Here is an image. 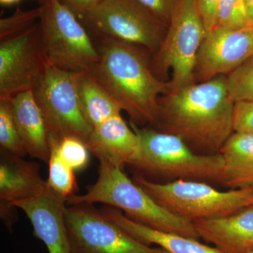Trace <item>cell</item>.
<instances>
[{"label": "cell", "mask_w": 253, "mask_h": 253, "mask_svg": "<svg viewBox=\"0 0 253 253\" xmlns=\"http://www.w3.org/2000/svg\"><path fill=\"white\" fill-rule=\"evenodd\" d=\"M234 104L226 78L218 76L164 94L152 126L180 138L196 154H218L234 133Z\"/></svg>", "instance_id": "cell-1"}, {"label": "cell", "mask_w": 253, "mask_h": 253, "mask_svg": "<svg viewBox=\"0 0 253 253\" xmlns=\"http://www.w3.org/2000/svg\"><path fill=\"white\" fill-rule=\"evenodd\" d=\"M99 59L89 71L137 126L153 125L157 118L160 95L169 91L168 83L153 71L144 47L108 38L96 44Z\"/></svg>", "instance_id": "cell-2"}, {"label": "cell", "mask_w": 253, "mask_h": 253, "mask_svg": "<svg viewBox=\"0 0 253 253\" xmlns=\"http://www.w3.org/2000/svg\"><path fill=\"white\" fill-rule=\"evenodd\" d=\"M130 126L139 138V146L126 166L135 175L161 184L195 181L224 185L220 154H196L178 136L132 123Z\"/></svg>", "instance_id": "cell-3"}, {"label": "cell", "mask_w": 253, "mask_h": 253, "mask_svg": "<svg viewBox=\"0 0 253 253\" xmlns=\"http://www.w3.org/2000/svg\"><path fill=\"white\" fill-rule=\"evenodd\" d=\"M98 172L96 182L88 186L85 194L70 196L68 206L101 203L123 211L129 219L152 229L199 239L192 221L165 209L122 168L99 162Z\"/></svg>", "instance_id": "cell-4"}, {"label": "cell", "mask_w": 253, "mask_h": 253, "mask_svg": "<svg viewBox=\"0 0 253 253\" xmlns=\"http://www.w3.org/2000/svg\"><path fill=\"white\" fill-rule=\"evenodd\" d=\"M132 179L165 209L189 221L225 217L253 206V186L221 191L202 181L161 184L138 175Z\"/></svg>", "instance_id": "cell-5"}, {"label": "cell", "mask_w": 253, "mask_h": 253, "mask_svg": "<svg viewBox=\"0 0 253 253\" xmlns=\"http://www.w3.org/2000/svg\"><path fill=\"white\" fill-rule=\"evenodd\" d=\"M206 36L196 0H179L166 37L151 60L153 71L158 78L169 70L172 72L168 83L169 91L194 84L196 59Z\"/></svg>", "instance_id": "cell-6"}, {"label": "cell", "mask_w": 253, "mask_h": 253, "mask_svg": "<svg viewBox=\"0 0 253 253\" xmlns=\"http://www.w3.org/2000/svg\"><path fill=\"white\" fill-rule=\"evenodd\" d=\"M42 6V41L48 62L68 72H89L99 53L87 29L60 0H44Z\"/></svg>", "instance_id": "cell-7"}, {"label": "cell", "mask_w": 253, "mask_h": 253, "mask_svg": "<svg viewBox=\"0 0 253 253\" xmlns=\"http://www.w3.org/2000/svg\"><path fill=\"white\" fill-rule=\"evenodd\" d=\"M77 77L78 73L49 63L32 90L44 120L49 144L67 136L79 138L85 143L92 131L80 106Z\"/></svg>", "instance_id": "cell-8"}, {"label": "cell", "mask_w": 253, "mask_h": 253, "mask_svg": "<svg viewBox=\"0 0 253 253\" xmlns=\"http://www.w3.org/2000/svg\"><path fill=\"white\" fill-rule=\"evenodd\" d=\"M98 38L144 47L156 54L168 26L136 0H102L83 18Z\"/></svg>", "instance_id": "cell-9"}, {"label": "cell", "mask_w": 253, "mask_h": 253, "mask_svg": "<svg viewBox=\"0 0 253 253\" xmlns=\"http://www.w3.org/2000/svg\"><path fill=\"white\" fill-rule=\"evenodd\" d=\"M64 219L71 253H169L138 241L92 204L68 206Z\"/></svg>", "instance_id": "cell-10"}, {"label": "cell", "mask_w": 253, "mask_h": 253, "mask_svg": "<svg viewBox=\"0 0 253 253\" xmlns=\"http://www.w3.org/2000/svg\"><path fill=\"white\" fill-rule=\"evenodd\" d=\"M49 65L42 41L41 22L0 43V99L32 91Z\"/></svg>", "instance_id": "cell-11"}, {"label": "cell", "mask_w": 253, "mask_h": 253, "mask_svg": "<svg viewBox=\"0 0 253 253\" xmlns=\"http://www.w3.org/2000/svg\"><path fill=\"white\" fill-rule=\"evenodd\" d=\"M253 55V27H216L198 53L194 78L206 82L231 73Z\"/></svg>", "instance_id": "cell-12"}, {"label": "cell", "mask_w": 253, "mask_h": 253, "mask_svg": "<svg viewBox=\"0 0 253 253\" xmlns=\"http://www.w3.org/2000/svg\"><path fill=\"white\" fill-rule=\"evenodd\" d=\"M12 204L27 215L34 235L44 242L49 253H71L64 219L67 199L48 187L37 197Z\"/></svg>", "instance_id": "cell-13"}, {"label": "cell", "mask_w": 253, "mask_h": 253, "mask_svg": "<svg viewBox=\"0 0 253 253\" xmlns=\"http://www.w3.org/2000/svg\"><path fill=\"white\" fill-rule=\"evenodd\" d=\"M199 239L221 253L253 251V206L225 217L191 221Z\"/></svg>", "instance_id": "cell-14"}, {"label": "cell", "mask_w": 253, "mask_h": 253, "mask_svg": "<svg viewBox=\"0 0 253 253\" xmlns=\"http://www.w3.org/2000/svg\"><path fill=\"white\" fill-rule=\"evenodd\" d=\"M85 144L99 162L123 169L135 155L139 138L118 113L93 128Z\"/></svg>", "instance_id": "cell-15"}, {"label": "cell", "mask_w": 253, "mask_h": 253, "mask_svg": "<svg viewBox=\"0 0 253 253\" xmlns=\"http://www.w3.org/2000/svg\"><path fill=\"white\" fill-rule=\"evenodd\" d=\"M48 189L36 163L1 151L0 199L13 203L37 197Z\"/></svg>", "instance_id": "cell-16"}, {"label": "cell", "mask_w": 253, "mask_h": 253, "mask_svg": "<svg viewBox=\"0 0 253 253\" xmlns=\"http://www.w3.org/2000/svg\"><path fill=\"white\" fill-rule=\"evenodd\" d=\"M12 106L16 127L26 154L49 162L47 131L33 91L16 95L12 99Z\"/></svg>", "instance_id": "cell-17"}, {"label": "cell", "mask_w": 253, "mask_h": 253, "mask_svg": "<svg viewBox=\"0 0 253 253\" xmlns=\"http://www.w3.org/2000/svg\"><path fill=\"white\" fill-rule=\"evenodd\" d=\"M101 211L110 220L138 241L146 245H158L169 253H221L215 248L201 244L199 239L157 230L136 222L117 208L108 206Z\"/></svg>", "instance_id": "cell-18"}, {"label": "cell", "mask_w": 253, "mask_h": 253, "mask_svg": "<svg viewBox=\"0 0 253 253\" xmlns=\"http://www.w3.org/2000/svg\"><path fill=\"white\" fill-rule=\"evenodd\" d=\"M219 154L224 161V186L229 189L253 186V134L234 132Z\"/></svg>", "instance_id": "cell-19"}, {"label": "cell", "mask_w": 253, "mask_h": 253, "mask_svg": "<svg viewBox=\"0 0 253 253\" xmlns=\"http://www.w3.org/2000/svg\"><path fill=\"white\" fill-rule=\"evenodd\" d=\"M77 91L82 112L92 128L123 111L89 73H78Z\"/></svg>", "instance_id": "cell-20"}, {"label": "cell", "mask_w": 253, "mask_h": 253, "mask_svg": "<svg viewBox=\"0 0 253 253\" xmlns=\"http://www.w3.org/2000/svg\"><path fill=\"white\" fill-rule=\"evenodd\" d=\"M48 187L56 194L68 199L78 189L74 170L61 159L56 147L50 145Z\"/></svg>", "instance_id": "cell-21"}, {"label": "cell", "mask_w": 253, "mask_h": 253, "mask_svg": "<svg viewBox=\"0 0 253 253\" xmlns=\"http://www.w3.org/2000/svg\"><path fill=\"white\" fill-rule=\"evenodd\" d=\"M0 146L4 152L21 157L27 155L15 122L12 99H0Z\"/></svg>", "instance_id": "cell-22"}, {"label": "cell", "mask_w": 253, "mask_h": 253, "mask_svg": "<svg viewBox=\"0 0 253 253\" xmlns=\"http://www.w3.org/2000/svg\"><path fill=\"white\" fill-rule=\"evenodd\" d=\"M226 86L234 103L253 101V55L226 78Z\"/></svg>", "instance_id": "cell-23"}, {"label": "cell", "mask_w": 253, "mask_h": 253, "mask_svg": "<svg viewBox=\"0 0 253 253\" xmlns=\"http://www.w3.org/2000/svg\"><path fill=\"white\" fill-rule=\"evenodd\" d=\"M42 13V5L36 9L16 12L0 20V41H4L19 36L41 21Z\"/></svg>", "instance_id": "cell-24"}, {"label": "cell", "mask_w": 253, "mask_h": 253, "mask_svg": "<svg viewBox=\"0 0 253 253\" xmlns=\"http://www.w3.org/2000/svg\"><path fill=\"white\" fill-rule=\"evenodd\" d=\"M50 145L56 147L61 159L74 171L84 169L89 163V149L79 138L67 136L59 142L49 143Z\"/></svg>", "instance_id": "cell-25"}, {"label": "cell", "mask_w": 253, "mask_h": 253, "mask_svg": "<svg viewBox=\"0 0 253 253\" xmlns=\"http://www.w3.org/2000/svg\"><path fill=\"white\" fill-rule=\"evenodd\" d=\"M246 26H252L250 23L244 0H220L216 27L243 28Z\"/></svg>", "instance_id": "cell-26"}, {"label": "cell", "mask_w": 253, "mask_h": 253, "mask_svg": "<svg viewBox=\"0 0 253 253\" xmlns=\"http://www.w3.org/2000/svg\"><path fill=\"white\" fill-rule=\"evenodd\" d=\"M233 128L234 132L253 134V101L235 102Z\"/></svg>", "instance_id": "cell-27"}, {"label": "cell", "mask_w": 253, "mask_h": 253, "mask_svg": "<svg viewBox=\"0 0 253 253\" xmlns=\"http://www.w3.org/2000/svg\"><path fill=\"white\" fill-rule=\"evenodd\" d=\"M168 26L179 0H136Z\"/></svg>", "instance_id": "cell-28"}, {"label": "cell", "mask_w": 253, "mask_h": 253, "mask_svg": "<svg viewBox=\"0 0 253 253\" xmlns=\"http://www.w3.org/2000/svg\"><path fill=\"white\" fill-rule=\"evenodd\" d=\"M204 21L206 34L217 26V11L220 0H196Z\"/></svg>", "instance_id": "cell-29"}, {"label": "cell", "mask_w": 253, "mask_h": 253, "mask_svg": "<svg viewBox=\"0 0 253 253\" xmlns=\"http://www.w3.org/2000/svg\"><path fill=\"white\" fill-rule=\"evenodd\" d=\"M81 19L91 9L102 0H60Z\"/></svg>", "instance_id": "cell-30"}, {"label": "cell", "mask_w": 253, "mask_h": 253, "mask_svg": "<svg viewBox=\"0 0 253 253\" xmlns=\"http://www.w3.org/2000/svg\"><path fill=\"white\" fill-rule=\"evenodd\" d=\"M16 208H17L11 204V203L1 201L0 211H1V220L4 221L5 225L9 228V229L17 220L16 213H14Z\"/></svg>", "instance_id": "cell-31"}, {"label": "cell", "mask_w": 253, "mask_h": 253, "mask_svg": "<svg viewBox=\"0 0 253 253\" xmlns=\"http://www.w3.org/2000/svg\"><path fill=\"white\" fill-rule=\"evenodd\" d=\"M250 23L253 27V0H244Z\"/></svg>", "instance_id": "cell-32"}, {"label": "cell", "mask_w": 253, "mask_h": 253, "mask_svg": "<svg viewBox=\"0 0 253 253\" xmlns=\"http://www.w3.org/2000/svg\"><path fill=\"white\" fill-rule=\"evenodd\" d=\"M20 0H0V3L3 5H12L16 4Z\"/></svg>", "instance_id": "cell-33"}, {"label": "cell", "mask_w": 253, "mask_h": 253, "mask_svg": "<svg viewBox=\"0 0 253 253\" xmlns=\"http://www.w3.org/2000/svg\"><path fill=\"white\" fill-rule=\"evenodd\" d=\"M253 253V252H252V253Z\"/></svg>", "instance_id": "cell-34"}, {"label": "cell", "mask_w": 253, "mask_h": 253, "mask_svg": "<svg viewBox=\"0 0 253 253\" xmlns=\"http://www.w3.org/2000/svg\"><path fill=\"white\" fill-rule=\"evenodd\" d=\"M44 1V0H43V1Z\"/></svg>", "instance_id": "cell-35"}]
</instances>
